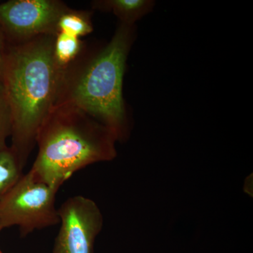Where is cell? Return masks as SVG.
<instances>
[{
  "mask_svg": "<svg viewBox=\"0 0 253 253\" xmlns=\"http://www.w3.org/2000/svg\"><path fill=\"white\" fill-rule=\"evenodd\" d=\"M136 36V25L120 23L104 46L91 49L84 46L62 71L54 105L83 110L109 128L120 142L127 140L131 133V116L123 86L126 60Z\"/></svg>",
  "mask_w": 253,
  "mask_h": 253,
  "instance_id": "1",
  "label": "cell"
},
{
  "mask_svg": "<svg viewBox=\"0 0 253 253\" xmlns=\"http://www.w3.org/2000/svg\"><path fill=\"white\" fill-rule=\"evenodd\" d=\"M55 36L6 42L1 83L12 118L10 148L23 168L59 91L63 70L54 59Z\"/></svg>",
  "mask_w": 253,
  "mask_h": 253,
  "instance_id": "2",
  "label": "cell"
},
{
  "mask_svg": "<svg viewBox=\"0 0 253 253\" xmlns=\"http://www.w3.org/2000/svg\"><path fill=\"white\" fill-rule=\"evenodd\" d=\"M116 136L83 110L56 105L36 137L38 152L30 171L38 180L59 189L80 169L117 156Z\"/></svg>",
  "mask_w": 253,
  "mask_h": 253,
  "instance_id": "3",
  "label": "cell"
},
{
  "mask_svg": "<svg viewBox=\"0 0 253 253\" xmlns=\"http://www.w3.org/2000/svg\"><path fill=\"white\" fill-rule=\"evenodd\" d=\"M59 189L38 180L29 171L23 174L0 202V229L16 226L21 235L60 223L55 206Z\"/></svg>",
  "mask_w": 253,
  "mask_h": 253,
  "instance_id": "4",
  "label": "cell"
},
{
  "mask_svg": "<svg viewBox=\"0 0 253 253\" xmlns=\"http://www.w3.org/2000/svg\"><path fill=\"white\" fill-rule=\"evenodd\" d=\"M68 9L59 0H10L0 4V28L9 43L56 36L60 18Z\"/></svg>",
  "mask_w": 253,
  "mask_h": 253,
  "instance_id": "5",
  "label": "cell"
},
{
  "mask_svg": "<svg viewBox=\"0 0 253 253\" xmlns=\"http://www.w3.org/2000/svg\"><path fill=\"white\" fill-rule=\"evenodd\" d=\"M58 212L61 226L53 253H93L95 239L104 224L96 203L84 196H73Z\"/></svg>",
  "mask_w": 253,
  "mask_h": 253,
  "instance_id": "6",
  "label": "cell"
},
{
  "mask_svg": "<svg viewBox=\"0 0 253 253\" xmlns=\"http://www.w3.org/2000/svg\"><path fill=\"white\" fill-rule=\"evenodd\" d=\"M93 9L102 12H112L120 23L134 26L154 10V0H96L91 1Z\"/></svg>",
  "mask_w": 253,
  "mask_h": 253,
  "instance_id": "7",
  "label": "cell"
},
{
  "mask_svg": "<svg viewBox=\"0 0 253 253\" xmlns=\"http://www.w3.org/2000/svg\"><path fill=\"white\" fill-rule=\"evenodd\" d=\"M91 12L68 9L63 13L58 23V33H64L81 38L92 33Z\"/></svg>",
  "mask_w": 253,
  "mask_h": 253,
  "instance_id": "8",
  "label": "cell"
},
{
  "mask_svg": "<svg viewBox=\"0 0 253 253\" xmlns=\"http://www.w3.org/2000/svg\"><path fill=\"white\" fill-rule=\"evenodd\" d=\"M84 47V43L79 38L58 33L55 36L54 43L55 61L63 71L77 59Z\"/></svg>",
  "mask_w": 253,
  "mask_h": 253,
  "instance_id": "9",
  "label": "cell"
},
{
  "mask_svg": "<svg viewBox=\"0 0 253 253\" xmlns=\"http://www.w3.org/2000/svg\"><path fill=\"white\" fill-rule=\"evenodd\" d=\"M23 169L10 146L0 153V202L23 175Z\"/></svg>",
  "mask_w": 253,
  "mask_h": 253,
  "instance_id": "10",
  "label": "cell"
},
{
  "mask_svg": "<svg viewBox=\"0 0 253 253\" xmlns=\"http://www.w3.org/2000/svg\"><path fill=\"white\" fill-rule=\"evenodd\" d=\"M12 118L9 104L4 94H0V153L7 149L6 139L11 135Z\"/></svg>",
  "mask_w": 253,
  "mask_h": 253,
  "instance_id": "11",
  "label": "cell"
},
{
  "mask_svg": "<svg viewBox=\"0 0 253 253\" xmlns=\"http://www.w3.org/2000/svg\"><path fill=\"white\" fill-rule=\"evenodd\" d=\"M6 38L0 28V81H1V74H2L3 63H4V56L5 49L6 46Z\"/></svg>",
  "mask_w": 253,
  "mask_h": 253,
  "instance_id": "12",
  "label": "cell"
},
{
  "mask_svg": "<svg viewBox=\"0 0 253 253\" xmlns=\"http://www.w3.org/2000/svg\"><path fill=\"white\" fill-rule=\"evenodd\" d=\"M1 93H3V86L1 81H0V94H1Z\"/></svg>",
  "mask_w": 253,
  "mask_h": 253,
  "instance_id": "13",
  "label": "cell"
},
{
  "mask_svg": "<svg viewBox=\"0 0 253 253\" xmlns=\"http://www.w3.org/2000/svg\"><path fill=\"white\" fill-rule=\"evenodd\" d=\"M0 231H1V229H0ZM0 253H2L1 251H0Z\"/></svg>",
  "mask_w": 253,
  "mask_h": 253,
  "instance_id": "14",
  "label": "cell"
}]
</instances>
